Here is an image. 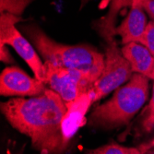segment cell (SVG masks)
Returning <instances> with one entry per match:
<instances>
[{"instance_id": "cell-1", "label": "cell", "mask_w": 154, "mask_h": 154, "mask_svg": "<svg viewBox=\"0 0 154 154\" xmlns=\"http://www.w3.org/2000/svg\"><path fill=\"white\" fill-rule=\"evenodd\" d=\"M66 104L51 89L32 98H15L1 103V111L19 132L29 137L42 154H58L67 146L63 135Z\"/></svg>"}, {"instance_id": "cell-18", "label": "cell", "mask_w": 154, "mask_h": 154, "mask_svg": "<svg viewBox=\"0 0 154 154\" xmlns=\"http://www.w3.org/2000/svg\"><path fill=\"white\" fill-rule=\"evenodd\" d=\"M152 79H154V71H153V77H152Z\"/></svg>"}, {"instance_id": "cell-16", "label": "cell", "mask_w": 154, "mask_h": 154, "mask_svg": "<svg viewBox=\"0 0 154 154\" xmlns=\"http://www.w3.org/2000/svg\"><path fill=\"white\" fill-rule=\"evenodd\" d=\"M0 58H1V61L5 62V63H12L13 62V58L11 57V55L9 54V52L8 51V49L5 47L0 48Z\"/></svg>"}, {"instance_id": "cell-3", "label": "cell", "mask_w": 154, "mask_h": 154, "mask_svg": "<svg viewBox=\"0 0 154 154\" xmlns=\"http://www.w3.org/2000/svg\"><path fill=\"white\" fill-rule=\"evenodd\" d=\"M149 79L141 74H133L109 101L93 110L90 123L107 128L128 124L148 100Z\"/></svg>"}, {"instance_id": "cell-15", "label": "cell", "mask_w": 154, "mask_h": 154, "mask_svg": "<svg viewBox=\"0 0 154 154\" xmlns=\"http://www.w3.org/2000/svg\"><path fill=\"white\" fill-rule=\"evenodd\" d=\"M137 2L142 6L146 13L154 21V0H137Z\"/></svg>"}, {"instance_id": "cell-17", "label": "cell", "mask_w": 154, "mask_h": 154, "mask_svg": "<svg viewBox=\"0 0 154 154\" xmlns=\"http://www.w3.org/2000/svg\"><path fill=\"white\" fill-rule=\"evenodd\" d=\"M151 147H154V140L151 142V144H149V145H146V146H140V148H141V149L143 150V152H145L147 149H149Z\"/></svg>"}, {"instance_id": "cell-11", "label": "cell", "mask_w": 154, "mask_h": 154, "mask_svg": "<svg viewBox=\"0 0 154 154\" xmlns=\"http://www.w3.org/2000/svg\"><path fill=\"white\" fill-rule=\"evenodd\" d=\"M88 154H144L141 148H129L118 144H106L88 150Z\"/></svg>"}, {"instance_id": "cell-9", "label": "cell", "mask_w": 154, "mask_h": 154, "mask_svg": "<svg viewBox=\"0 0 154 154\" xmlns=\"http://www.w3.org/2000/svg\"><path fill=\"white\" fill-rule=\"evenodd\" d=\"M92 99L90 92L81 95L77 100L66 104V112L63 119V135L65 142L67 145L71 137L74 136L79 128L84 124L85 115L91 104Z\"/></svg>"}, {"instance_id": "cell-6", "label": "cell", "mask_w": 154, "mask_h": 154, "mask_svg": "<svg viewBox=\"0 0 154 154\" xmlns=\"http://www.w3.org/2000/svg\"><path fill=\"white\" fill-rule=\"evenodd\" d=\"M45 84L57 92L66 104L90 92L95 82L90 76L76 69L59 67L48 63H45Z\"/></svg>"}, {"instance_id": "cell-10", "label": "cell", "mask_w": 154, "mask_h": 154, "mask_svg": "<svg viewBox=\"0 0 154 154\" xmlns=\"http://www.w3.org/2000/svg\"><path fill=\"white\" fill-rule=\"evenodd\" d=\"M124 57L128 61L134 73L141 74L152 79L154 71V55L143 45L130 43L121 49Z\"/></svg>"}, {"instance_id": "cell-5", "label": "cell", "mask_w": 154, "mask_h": 154, "mask_svg": "<svg viewBox=\"0 0 154 154\" xmlns=\"http://www.w3.org/2000/svg\"><path fill=\"white\" fill-rule=\"evenodd\" d=\"M0 48L10 45L32 70L35 79L45 83V66L41 60L35 47L17 29L15 25L21 17L13 14L0 13Z\"/></svg>"}, {"instance_id": "cell-13", "label": "cell", "mask_w": 154, "mask_h": 154, "mask_svg": "<svg viewBox=\"0 0 154 154\" xmlns=\"http://www.w3.org/2000/svg\"><path fill=\"white\" fill-rule=\"evenodd\" d=\"M139 44L146 46L154 55V21L153 20L148 23L146 31Z\"/></svg>"}, {"instance_id": "cell-14", "label": "cell", "mask_w": 154, "mask_h": 154, "mask_svg": "<svg viewBox=\"0 0 154 154\" xmlns=\"http://www.w3.org/2000/svg\"><path fill=\"white\" fill-rule=\"evenodd\" d=\"M143 128L147 132H149L154 128V83L152 88V95L148 105L146 116L143 120Z\"/></svg>"}, {"instance_id": "cell-12", "label": "cell", "mask_w": 154, "mask_h": 154, "mask_svg": "<svg viewBox=\"0 0 154 154\" xmlns=\"http://www.w3.org/2000/svg\"><path fill=\"white\" fill-rule=\"evenodd\" d=\"M33 0H0V13L8 12L20 17Z\"/></svg>"}, {"instance_id": "cell-2", "label": "cell", "mask_w": 154, "mask_h": 154, "mask_svg": "<svg viewBox=\"0 0 154 154\" xmlns=\"http://www.w3.org/2000/svg\"><path fill=\"white\" fill-rule=\"evenodd\" d=\"M26 32L45 63L55 66L76 69L95 81L104 67V55L87 45H67L57 43L36 26L27 28Z\"/></svg>"}, {"instance_id": "cell-7", "label": "cell", "mask_w": 154, "mask_h": 154, "mask_svg": "<svg viewBox=\"0 0 154 154\" xmlns=\"http://www.w3.org/2000/svg\"><path fill=\"white\" fill-rule=\"evenodd\" d=\"M45 90L44 82L31 78L17 66L6 67L0 75V92L3 96H38Z\"/></svg>"}, {"instance_id": "cell-4", "label": "cell", "mask_w": 154, "mask_h": 154, "mask_svg": "<svg viewBox=\"0 0 154 154\" xmlns=\"http://www.w3.org/2000/svg\"><path fill=\"white\" fill-rule=\"evenodd\" d=\"M105 38L108 39V47L104 55V67L90 91L92 103L99 101L110 92L118 89L133 76L130 64L124 57L117 45L111 36Z\"/></svg>"}, {"instance_id": "cell-19", "label": "cell", "mask_w": 154, "mask_h": 154, "mask_svg": "<svg viewBox=\"0 0 154 154\" xmlns=\"http://www.w3.org/2000/svg\"><path fill=\"white\" fill-rule=\"evenodd\" d=\"M82 1H83V2H85V1H88V0H82Z\"/></svg>"}, {"instance_id": "cell-8", "label": "cell", "mask_w": 154, "mask_h": 154, "mask_svg": "<svg viewBox=\"0 0 154 154\" xmlns=\"http://www.w3.org/2000/svg\"><path fill=\"white\" fill-rule=\"evenodd\" d=\"M148 20L145 10L137 0H131V9L115 33L121 37L123 45L130 43H140L146 31Z\"/></svg>"}]
</instances>
